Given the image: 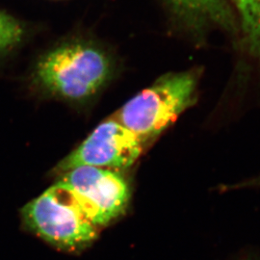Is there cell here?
<instances>
[{
    "label": "cell",
    "instance_id": "7",
    "mask_svg": "<svg viewBox=\"0 0 260 260\" xmlns=\"http://www.w3.org/2000/svg\"><path fill=\"white\" fill-rule=\"evenodd\" d=\"M236 16L239 36L235 45L260 67V0H246Z\"/></svg>",
    "mask_w": 260,
    "mask_h": 260
},
{
    "label": "cell",
    "instance_id": "2",
    "mask_svg": "<svg viewBox=\"0 0 260 260\" xmlns=\"http://www.w3.org/2000/svg\"><path fill=\"white\" fill-rule=\"evenodd\" d=\"M197 86L195 72L164 75L125 103L116 119L145 144L194 104Z\"/></svg>",
    "mask_w": 260,
    "mask_h": 260
},
{
    "label": "cell",
    "instance_id": "11",
    "mask_svg": "<svg viewBox=\"0 0 260 260\" xmlns=\"http://www.w3.org/2000/svg\"><path fill=\"white\" fill-rule=\"evenodd\" d=\"M238 260H256V259H254V258H243V259H238Z\"/></svg>",
    "mask_w": 260,
    "mask_h": 260
},
{
    "label": "cell",
    "instance_id": "5",
    "mask_svg": "<svg viewBox=\"0 0 260 260\" xmlns=\"http://www.w3.org/2000/svg\"><path fill=\"white\" fill-rule=\"evenodd\" d=\"M144 143L117 119L102 122L56 167L59 174L80 166L124 170L132 166L143 151Z\"/></svg>",
    "mask_w": 260,
    "mask_h": 260
},
{
    "label": "cell",
    "instance_id": "3",
    "mask_svg": "<svg viewBox=\"0 0 260 260\" xmlns=\"http://www.w3.org/2000/svg\"><path fill=\"white\" fill-rule=\"evenodd\" d=\"M21 218L29 231L62 251H83L99 235V228L58 183L28 203Z\"/></svg>",
    "mask_w": 260,
    "mask_h": 260
},
{
    "label": "cell",
    "instance_id": "1",
    "mask_svg": "<svg viewBox=\"0 0 260 260\" xmlns=\"http://www.w3.org/2000/svg\"><path fill=\"white\" fill-rule=\"evenodd\" d=\"M111 60L103 49L86 43H68L43 56L34 80L47 94L69 103L88 102L110 79Z\"/></svg>",
    "mask_w": 260,
    "mask_h": 260
},
{
    "label": "cell",
    "instance_id": "6",
    "mask_svg": "<svg viewBox=\"0 0 260 260\" xmlns=\"http://www.w3.org/2000/svg\"><path fill=\"white\" fill-rule=\"evenodd\" d=\"M172 9L188 29L203 36L219 30L233 39L239 36V24L229 0H168Z\"/></svg>",
    "mask_w": 260,
    "mask_h": 260
},
{
    "label": "cell",
    "instance_id": "10",
    "mask_svg": "<svg viewBox=\"0 0 260 260\" xmlns=\"http://www.w3.org/2000/svg\"><path fill=\"white\" fill-rule=\"evenodd\" d=\"M229 1H230V3L232 4L233 9L235 11V14H236V12L241 8L242 5L244 4V2H245L246 0H229Z\"/></svg>",
    "mask_w": 260,
    "mask_h": 260
},
{
    "label": "cell",
    "instance_id": "8",
    "mask_svg": "<svg viewBox=\"0 0 260 260\" xmlns=\"http://www.w3.org/2000/svg\"><path fill=\"white\" fill-rule=\"evenodd\" d=\"M23 36V28L19 21L0 11V54L16 47Z\"/></svg>",
    "mask_w": 260,
    "mask_h": 260
},
{
    "label": "cell",
    "instance_id": "4",
    "mask_svg": "<svg viewBox=\"0 0 260 260\" xmlns=\"http://www.w3.org/2000/svg\"><path fill=\"white\" fill-rule=\"evenodd\" d=\"M57 183L69 191L96 228L105 226L121 217L129 203L128 183L114 170L74 168L63 173Z\"/></svg>",
    "mask_w": 260,
    "mask_h": 260
},
{
    "label": "cell",
    "instance_id": "9",
    "mask_svg": "<svg viewBox=\"0 0 260 260\" xmlns=\"http://www.w3.org/2000/svg\"><path fill=\"white\" fill-rule=\"evenodd\" d=\"M238 187L242 188H260V173L255 176V177H251V179H249L248 181H245L244 183H242Z\"/></svg>",
    "mask_w": 260,
    "mask_h": 260
}]
</instances>
